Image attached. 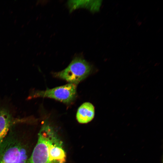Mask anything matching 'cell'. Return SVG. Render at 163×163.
Returning <instances> with one entry per match:
<instances>
[{
	"label": "cell",
	"mask_w": 163,
	"mask_h": 163,
	"mask_svg": "<svg viewBox=\"0 0 163 163\" xmlns=\"http://www.w3.org/2000/svg\"><path fill=\"white\" fill-rule=\"evenodd\" d=\"M47 121L38 134L37 142L28 159L29 163H65L66 155L62 141Z\"/></svg>",
	"instance_id": "6da1fadb"
},
{
	"label": "cell",
	"mask_w": 163,
	"mask_h": 163,
	"mask_svg": "<svg viewBox=\"0 0 163 163\" xmlns=\"http://www.w3.org/2000/svg\"><path fill=\"white\" fill-rule=\"evenodd\" d=\"M28 144L11 128L0 146V163H29Z\"/></svg>",
	"instance_id": "7a4b0ae2"
},
{
	"label": "cell",
	"mask_w": 163,
	"mask_h": 163,
	"mask_svg": "<svg viewBox=\"0 0 163 163\" xmlns=\"http://www.w3.org/2000/svg\"><path fill=\"white\" fill-rule=\"evenodd\" d=\"M92 70L90 64L81 57L75 58L64 70L53 73L54 77L70 83L78 84L90 74Z\"/></svg>",
	"instance_id": "3957f363"
},
{
	"label": "cell",
	"mask_w": 163,
	"mask_h": 163,
	"mask_svg": "<svg viewBox=\"0 0 163 163\" xmlns=\"http://www.w3.org/2000/svg\"><path fill=\"white\" fill-rule=\"evenodd\" d=\"M77 95L76 85L69 83L45 91H35L29 97H47L53 99L66 104H70L75 99Z\"/></svg>",
	"instance_id": "277c9868"
},
{
	"label": "cell",
	"mask_w": 163,
	"mask_h": 163,
	"mask_svg": "<svg viewBox=\"0 0 163 163\" xmlns=\"http://www.w3.org/2000/svg\"><path fill=\"white\" fill-rule=\"evenodd\" d=\"M12 121V117L8 110L0 109V146L11 128Z\"/></svg>",
	"instance_id": "5b68a950"
},
{
	"label": "cell",
	"mask_w": 163,
	"mask_h": 163,
	"mask_svg": "<svg viewBox=\"0 0 163 163\" xmlns=\"http://www.w3.org/2000/svg\"><path fill=\"white\" fill-rule=\"evenodd\" d=\"M94 115V108L91 103L87 102L83 104L78 108L76 117L78 122L81 123L91 121Z\"/></svg>",
	"instance_id": "8992f818"
},
{
	"label": "cell",
	"mask_w": 163,
	"mask_h": 163,
	"mask_svg": "<svg viewBox=\"0 0 163 163\" xmlns=\"http://www.w3.org/2000/svg\"><path fill=\"white\" fill-rule=\"evenodd\" d=\"M102 1L101 0H72L68 2V6L72 11L79 8H85L92 12L98 11L100 9Z\"/></svg>",
	"instance_id": "52a82bcc"
}]
</instances>
